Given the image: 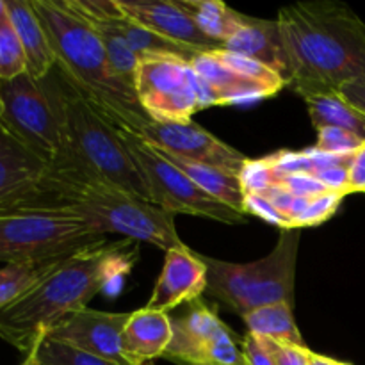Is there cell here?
<instances>
[{"mask_svg":"<svg viewBox=\"0 0 365 365\" xmlns=\"http://www.w3.org/2000/svg\"><path fill=\"white\" fill-rule=\"evenodd\" d=\"M173 337L171 317L157 310L141 309L130 312L121 331V351L128 365H152L163 359Z\"/></svg>","mask_w":365,"mask_h":365,"instance_id":"cell-19","label":"cell"},{"mask_svg":"<svg viewBox=\"0 0 365 365\" xmlns=\"http://www.w3.org/2000/svg\"><path fill=\"white\" fill-rule=\"evenodd\" d=\"M120 128L127 148L152 195V203L166 212L207 217L227 225L246 223V214L217 202L198 187L187 175L171 164L159 150L125 127Z\"/></svg>","mask_w":365,"mask_h":365,"instance_id":"cell-8","label":"cell"},{"mask_svg":"<svg viewBox=\"0 0 365 365\" xmlns=\"http://www.w3.org/2000/svg\"><path fill=\"white\" fill-rule=\"evenodd\" d=\"M128 130L148 141L160 152L221 168L232 175H239L242 164L248 160L245 153L217 139L192 120L155 121L152 118H143L134 128Z\"/></svg>","mask_w":365,"mask_h":365,"instance_id":"cell-12","label":"cell"},{"mask_svg":"<svg viewBox=\"0 0 365 365\" xmlns=\"http://www.w3.org/2000/svg\"><path fill=\"white\" fill-rule=\"evenodd\" d=\"M68 6H70V4H68ZM71 9H73V7H71ZM75 13L81 14V16L96 31L103 48H106V53L107 57H109V63L110 66H113L116 77L120 78L125 86H128V88L135 91V70H138L139 63L138 53L127 45V41L114 31L113 25H110L106 18L91 16V14L78 13V11H75Z\"/></svg>","mask_w":365,"mask_h":365,"instance_id":"cell-25","label":"cell"},{"mask_svg":"<svg viewBox=\"0 0 365 365\" xmlns=\"http://www.w3.org/2000/svg\"><path fill=\"white\" fill-rule=\"evenodd\" d=\"M337 365H351V364H346V362H339Z\"/></svg>","mask_w":365,"mask_h":365,"instance_id":"cell-42","label":"cell"},{"mask_svg":"<svg viewBox=\"0 0 365 365\" xmlns=\"http://www.w3.org/2000/svg\"><path fill=\"white\" fill-rule=\"evenodd\" d=\"M291 82L302 98L365 81V24L342 2L312 0L278 11Z\"/></svg>","mask_w":365,"mask_h":365,"instance_id":"cell-2","label":"cell"},{"mask_svg":"<svg viewBox=\"0 0 365 365\" xmlns=\"http://www.w3.org/2000/svg\"><path fill=\"white\" fill-rule=\"evenodd\" d=\"M41 84L59 121L63 138L61 150L77 157L106 180L152 203L148 185L135 166L120 128L88 96L82 95L57 66L43 78Z\"/></svg>","mask_w":365,"mask_h":365,"instance_id":"cell-5","label":"cell"},{"mask_svg":"<svg viewBox=\"0 0 365 365\" xmlns=\"http://www.w3.org/2000/svg\"><path fill=\"white\" fill-rule=\"evenodd\" d=\"M21 365H36V346L25 355V360L21 362Z\"/></svg>","mask_w":365,"mask_h":365,"instance_id":"cell-40","label":"cell"},{"mask_svg":"<svg viewBox=\"0 0 365 365\" xmlns=\"http://www.w3.org/2000/svg\"><path fill=\"white\" fill-rule=\"evenodd\" d=\"M225 50L266 64L284 78L285 88L291 82V66L278 20H262L239 13L237 31L225 43Z\"/></svg>","mask_w":365,"mask_h":365,"instance_id":"cell-18","label":"cell"},{"mask_svg":"<svg viewBox=\"0 0 365 365\" xmlns=\"http://www.w3.org/2000/svg\"><path fill=\"white\" fill-rule=\"evenodd\" d=\"M302 230H282L269 255L246 264H234L200 253L207 266V294L237 316L273 303L294 305L296 266Z\"/></svg>","mask_w":365,"mask_h":365,"instance_id":"cell-6","label":"cell"},{"mask_svg":"<svg viewBox=\"0 0 365 365\" xmlns=\"http://www.w3.org/2000/svg\"><path fill=\"white\" fill-rule=\"evenodd\" d=\"M125 16L145 25L152 32L170 41L185 45L198 52L223 50V43L214 41L200 31L192 18L177 0H116Z\"/></svg>","mask_w":365,"mask_h":365,"instance_id":"cell-16","label":"cell"},{"mask_svg":"<svg viewBox=\"0 0 365 365\" xmlns=\"http://www.w3.org/2000/svg\"><path fill=\"white\" fill-rule=\"evenodd\" d=\"M260 341L264 342V346L271 353L277 365H309V356L312 349H309L307 346L284 344V342H277L264 337H260Z\"/></svg>","mask_w":365,"mask_h":365,"instance_id":"cell-34","label":"cell"},{"mask_svg":"<svg viewBox=\"0 0 365 365\" xmlns=\"http://www.w3.org/2000/svg\"><path fill=\"white\" fill-rule=\"evenodd\" d=\"M103 242L106 235L63 210L21 207L0 212V262L6 266L68 259Z\"/></svg>","mask_w":365,"mask_h":365,"instance_id":"cell-7","label":"cell"},{"mask_svg":"<svg viewBox=\"0 0 365 365\" xmlns=\"http://www.w3.org/2000/svg\"><path fill=\"white\" fill-rule=\"evenodd\" d=\"M344 192L337 191H327L317 196H312L309 200L305 212L302 214V217L296 223V228L303 230V228H314L327 223L330 217L335 216V212L339 210L341 203L344 202Z\"/></svg>","mask_w":365,"mask_h":365,"instance_id":"cell-31","label":"cell"},{"mask_svg":"<svg viewBox=\"0 0 365 365\" xmlns=\"http://www.w3.org/2000/svg\"><path fill=\"white\" fill-rule=\"evenodd\" d=\"M237 177L245 196L262 195L267 189L280 184V173L271 166L267 157H260V159H250L248 157Z\"/></svg>","mask_w":365,"mask_h":365,"instance_id":"cell-30","label":"cell"},{"mask_svg":"<svg viewBox=\"0 0 365 365\" xmlns=\"http://www.w3.org/2000/svg\"><path fill=\"white\" fill-rule=\"evenodd\" d=\"M280 184L284 185V187H287L291 192H294L296 196H307V198L328 191L316 177H312V175L309 173L280 175Z\"/></svg>","mask_w":365,"mask_h":365,"instance_id":"cell-35","label":"cell"},{"mask_svg":"<svg viewBox=\"0 0 365 365\" xmlns=\"http://www.w3.org/2000/svg\"><path fill=\"white\" fill-rule=\"evenodd\" d=\"M207 291V266L200 253L182 245L168 250L164 266L159 274L146 309L168 314L180 305L202 298Z\"/></svg>","mask_w":365,"mask_h":365,"instance_id":"cell-15","label":"cell"},{"mask_svg":"<svg viewBox=\"0 0 365 365\" xmlns=\"http://www.w3.org/2000/svg\"><path fill=\"white\" fill-rule=\"evenodd\" d=\"M139 259V242L120 239L68 257L14 302L0 307V339L27 355L57 323L121 284Z\"/></svg>","mask_w":365,"mask_h":365,"instance_id":"cell-1","label":"cell"},{"mask_svg":"<svg viewBox=\"0 0 365 365\" xmlns=\"http://www.w3.org/2000/svg\"><path fill=\"white\" fill-rule=\"evenodd\" d=\"M339 95L353 106L355 109H359L360 113L365 114V81H355L344 84L339 89Z\"/></svg>","mask_w":365,"mask_h":365,"instance_id":"cell-38","label":"cell"},{"mask_svg":"<svg viewBox=\"0 0 365 365\" xmlns=\"http://www.w3.org/2000/svg\"><path fill=\"white\" fill-rule=\"evenodd\" d=\"M31 207L63 210L86 221L98 234H120L164 252L184 245L173 214L106 180L64 150L50 164L41 196Z\"/></svg>","mask_w":365,"mask_h":365,"instance_id":"cell-3","label":"cell"},{"mask_svg":"<svg viewBox=\"0 0 365 365\" xmlns=\"http://www.w3.org/2000/svg\"><path fill=\"white\" fill-rule=\"evenodd\" d=\"M214 53H216L217 59L223 61V63L227 64V66H230L232 70L239 71V73L245 75V77H248V78H252V81L267 86V88L273 89L274 93H278L280 89L285 88L284 78H282L277 71H273L271 68H267L266 64L259 63V61L250 59V57L241 56V53L230 52V50H225V48L214 50Z\"/></svg>","mask_w":365,"mask_h":365,"instance_id":"cell-28","label":"cell"},{"mask_svg":"<svg viewBox=\"0 0 365 365\" xmlns=\"http://www.w3.org/2000/svg\"><path fill=\"white\" fill-rule=\"evenodd\" d=\"M245 212L246 216H257L267 223L274 225L280 230H291V221L282 216L277 209L269 203V200L262 195H246L245 196Z\"/></svg>","mask_w":365,"mask_h":365,"instance_id":"cell-33","label":"cell"},{"mask_svg":"<svg viewBox=\"0 0 365 365\" xmlns=\"http://www.w3.org/2000/svg\"><path fill=\"white\" fill-rule=\"evenodd\" d=\"M0 123L48 164L59 157L63 145L59 121L41 81L27 71L0 81Z\"/></svg>","mask_w":365,"mask_h":365,"instance_id":"cell-9","label":"cell"},{"mask_svg":"<svg viewBox=\"0 0 365 365\" xmlns=\"http://www.w3.org/2000/svg\"><path fill=\"white\" fill-rule=\"evenodd\" d=\"M66 259L46 260V262H21L7 264L0 269V307L14 302L21 294L41 282L46 274L59 267Z\"/></svg>","mask_w":365,"mask_h":365,"instance_id":"cell-26","label":"cell"},{"mask_svg":"<svg viewBox=\"0 0 365 365\" xmlns=\"http://www.w3.org/2000/svg\"><path fill=\"white\" fill-rule=\"evenodd\" d=\"M160 152V150H159ZM163 153L171 164L178 168L184 175H187L202 191L207 195L216 198L217 202L225 203V205L232 207L237 212H245V192L241 189V182H239L237 175H232L228 171L221 170V168L209 166V164L196 163V160L184 159V157L170 155V153Z\"/></svg>","mask_w":365,"mask_h":365,"instance_id":"cell-21","label":"cell"},{"mask_svg":"<svg viewBox=\"0 0 365 365\" xmlns=\"http://www.w3.org/2000/svg\"><path fill=\"white\" fill-rule=\"evenodd\" d=\"M182 9L192 18L200 31L214 41L225 43L239 25V11L220 0H177Z\"/></svg>","mask_w":365,"mask_h":365,"instance_id":"cell-24","label":"cell"},{"mask_svg":"<svg viewBox=\"0 0 365 365\" xmlns=\"http://www.w3.org/2000/svg\"><path fill=\"white\" fill-rule=\"evenodd\" d=\"M337 364H339V360L330 359V356L319 355V353L310 351V356H309V365H337Z\"/></svg>","mask_w":365,"mask_h":365,"instance_id":"cell-39","label":"cell"},{"mask_svg":"<svg viewBox=\"0 0 365 365\" xmlns=\"http://www.w3.org/2000/svg\"><path fill=\"white\" fill-rule=\"evenodd\" d=\"M130 314L100 312L89 307L64 317L46 331V337L70 348L109 360L118 365H128L121 351V331Z\"/></svg>","mask_w":365,"mask_h":365,"instance_id":"cell-13","label":"cell"},{"mask_svg":"<svg viewBox=\"0 0 365 365\" xmlns=\"http://www.w3.org/2000/svg\"><path fill=\"white\" fill-rule=\"evenodd\" d=\"M310 120L319 130L324 127L342 128L356 134L365 141V114L349 106L339 93H321L305 96Z\"/></svg>","mask_w":365,"mask_h":365,"instance_id":"cell-23","label":"cell"},{"mask_svg":"<svg viewBox=\"0 0 365 365\" xmlns=\"http://www.w3.org/2000/svg\"><path fill=\"white\" fill-rule=\"evenodd\" d=\"M50 164L0 123V212L31 207L41 196Z\"/></svg>","mask_w":365,"mask_h":365,"instance_id":"cell-14","label":"cell"},{"mask_svg":"<svg viewBox=\"0 0 365 365\" xmlns=\"http://www.w3.org/2000/svg\"><path fill=\"white\" fill-rule=\"evenodd\" d=\"M6 9L24 50L27 73L36 81H43L56 68V56L41 20L36 14L31 0H6Z\"/></svg>","mask_w":365,"mask_h":365,"instance_id":"cell-20","label":"cell"},{"mask_svg":"<svg viewBox=\"0 0 365 365\" xmlns=\"http://www.w3.org/2000/svg\"><path fill=\"white\" fill-rule=\"evenodd\" d=\"M134 88L143 113L155 121H189L202 110L198 75L182 57H141Z\"/></svg>","mask_w":365,"mask_h":365,"instance_id":"cell-11","label":"cell"},{"mask_svg":"<svg viewBox=\"0 0 365 365\" xmlns=\"http://www.w3.org/2000/svg\"><path fill=\"white\" fill-rule=\"evenodd\" d=\"M242 351H245L246 365H277L271 353L257 335L246 334L242 337Z\"/></svg>","mask_w":365,"mask_h":365,"instance_id":"cell-36","label":"cell"},{"mask_svg":"<svg viewBox=\"0 0 365 365\" xmlns=\"http://www.w3.org/2000/svg\"><path fill=\"white\" fill-rule=\"evenodd\" d=\"M364 143V139L353 132L324 127L317 130V143L314 148L324 153H331V155H353Z\"/></svg>","mask_w":365,"mask_h":365,"instance_id":"cell-32","label":"cell"},{"mask_svg":"<svg viewBox=\"0 0 365 365\" xmlns=\"http://www.w3.org/2000/svg\"><path fill=\"white\" fill-rule=\"evenodd\" d=\"M349 192H365V143L351 155L348 168Z\"/></svg>","mask_w":365,"mask_h":365,"instance_id":"cell-37","label":"cell"},{"mask_svg":"<svg viewBox=\"0 0 365 365\" xmlns=\"http://www.w3.org/2000/svg\"><path fill=\"white\" fill-rule=\"evenodd\" d=\"M242 321L248 327V334L257 335V337L271 339L284 344L307 346L294 321V305L291 303L282 302L259 307L245 314Z\"/></svg>","mask_w":365,"mask_h":365,"instance_id":"cell-22","label":"cell"},{"mask_svg":"<svg viewBox=\"0 0 365 365\" xmlns=\"http://www.w3.org/2000/svg\"><path fill=\"white\" fill-rule=\"evenodd\" d=\"M36 365H118L109 360L70 348L43 335L36 344Z\"/></svg>","mask_w":365,"mask_h":365,"instance_id":"cell-27","label":"cell"},{"mask_svg":"<svg viewBox=\"0 0 365 365\" xmlns=\"http://www.w3.org/2000/svg\"><path fill=\"white\" fill-rule=\"evenodd\" d=\"M31 2L52 46L56 66L82 95L116 127L134 128L143 118H148L134 89L116 77L95 29L66 0Z\"/></svg>","mask_w":365,"mask_h":365,"instance_id":"cell-4","label":"cell"},{"mask_svg":"<svg viewBox=\"0 0 365 365\" xmlns=\"http://www.w3.org/2000/svg\"><path fill=\"white\" fill-rule=\"evenodd\" d=\"M7 20V9H6V0H0V21Z\"/></svg>","mask_w":365,"mask_h":365,"instance_id":"cell-41","label":"cell"},{"mask_svg":"<svg viewBox=\"0 0 365 365\" xmlns=\"http://www.w3.org/2000/svg\"><path fill=\"white\" fill-rule=\"evenodd\" d=\"M198 75V96L202 109L210 106L257 102L277 93L260 82L245 77L217 59L214 52H200L191 61Z\"/></svg>","mask_w":365,"mask_h":365,"instance_id":"cell-17","label":"cell"},{"mask_svg":"<svg viewBox=\"0 0 365 365\" xmlns=\"http://www.w3.org/2000/svg\"><path fill=\"white\" fill-rule=\"evenodd\" d=\"M27 71L24 50L9 18L0 21V81H11Z\"/></svg>","mask_w":365,"mask_h":365,"instance_id":"cell-29","label":"cell"},{"mask_svg":"<svg viewBox=\"0 0 365 365\" xmlns=\"http://www.w3.org/2000/svg\"><path fill=\"white\" fill-rule=\"evenodd\" d=\"M171 323L173 337L164 360L177 365H246L242 339L202 298L187 303L185 312L171 317Z\"/></svg>","mask_w":365,"mask_h":365,"instance_id":"cell-10","label":"cell"}]
</instances>
